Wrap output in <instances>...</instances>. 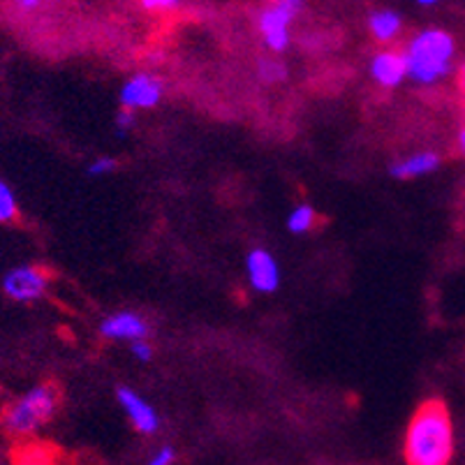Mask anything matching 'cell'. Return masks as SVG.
<instances>
[{"instance_id": "ffe728a7", "label": "cell", "mask_w": 465, "mask_h": 465, "mask_svg": "<svg viewBox=\"0 0 465 465\" xmlns=\"http://www.w3.org/2000/svg\"><path fill=\"white\" fill-rule=\"evenodd\" d=\"M116 124H118V128H121V130H130V128H133V124H134V114L130 112V109H124V112L118 114Z\"/></svg>"}, {"instance_id": "44dd1931", "label": "cell", "mask_w": 465, "mask_h": 465, "mask_svg": "<svg viewBox=\"0 0 465 465\" xmlns=\"http://www.w3.org/2000/svg\"><path fill=\"white\" fill-rule=\"evenodd\" d=\"M459 84H460V91H463L465 95V63L460 65V72H459Z\"/></svg>"}, {"instance_id": "603a6c76", "label": "cell", "mask_w": 465, "mask_h": 465, "mask_svg": "<svg viewBox=\"0 0 465 465\" xmlns=\"http://www.w3.org/2000/svg\"><path fill=\"white\" fill-rule=\"evenodd\" d=\"M460 149L465 151V130H463V133H460Z\"/></svg>"}, {"instance_id": "277c9868", "label": "cell", "mask_w": 465, "mask_h": 465, "mask_svg": "<svg viewBox=\"0 0 465 465\" xmlns=\"http://www.w3.org/2000/svg\"><path fill=\"white\" fill-rule=\"evenodd\" d=\"M299 10H302L299 0H281V3H273V5L262 10L257 26H260L262 40L272 52H285L287 49V45H290V26L292 21L297 19Z\"/></svg>"}, {"instance_id": "5b68a950", "label": "cell", "mask_w": 465, "mask_h": 465, "mask_svg": "<svg viewBox=\"0 0 465 465\" xmlns=\"http://www.w3.org/2000/svg\"><path fill=\"white\" fill-rule=\"evenodd\" d=\"M46 287H49V273L35 264L16 266L3 278V292L12 302L31 303L45 297Z\"/></svg>"}, {"instance_id": "d6986e66", "label": "cell", "mask_w": 465, "mask_h": 465, "mask_svg": "<svg viewBox=\"0 0 465 465\" xmlns=\"http://www.w3.org/2000/svg\"><path fill=\"white\" fill-rule=\"evenodd\" d=\"M133 354L139 359V361H151L153 359V348L149 345V341H137L133 342Z\"/></svg>"}, {"instance_id": "30bf717a", "label": "cell", "mask_w": 465, "mask_h": 465, "mask_svg": "<svg viewBox=\"0 0 465 465\" xmlns=\"http://www.w3.org/2000/svg\"><path fill=\"white\" fill-rule=\"evenodd\" d=\"M371 74L380 86H399L408 77V63L401 52H380L371 61Z\"/></svg>"}, {"instance_id": "9c48e42d", "label": "cell", "mask_w": 465, "mask_h": 465, "mask_svg": "<svg viewBox=\"0 0 465 465\" xmlns=\"http://www.w3.org/2000/svg\"><path fill=\"white\" fill-rule=\"evenodd\" d=\"M100 333L109 341H146L149 336V324L143 317H139L137 312H116V315L107 317L103 324H100Z\"/></svg>"}, {"instance_id": "7c38bea8", "label": "cell", "mask_w": 465, "mask_h": 465, "mask_svg": "<svg viewBox=\"0 0 465 465\" xmlns=\"http://www.w3.org/2000/svg\"><path fill=\"white\" fill-rule=\"evenodd\" d=\"M369 28L375 35V40L389 42L394 40L401 31V16L391 10H380L373 12L369 19Z\"/></svg>"}, {"instance_id": "8992f818", "label": "cell", "mask_w": 465, "mask_h": 465, "mask_svg": "<svg viewBox=\"0 0 465 465\" xmlns=\"http://www.w3.org/2000/svg\"><path fill=\"white\" fill-rule=\"evenodd\" d=\"M160 97H163V84L151 77V74H134L121 88V104L130 112L155 107L160 103Z\"/></svg>"}, {"instance_id": "52a82bcc", "label": "cell", "mask_w": 465, "mask_h": 465, "mask_svg": "<svg viewBox=\"0 0 465 465\" xmlns=\"http://www.w3.org/2000/svg\"><path fill=\"white\" fill-rule=\"evenodd\" d=\"M246 269L251 285L262 294H272L281 285V269H278L276 257L269 251H262V248L251 251L246 260Z\"/></svg>"}, {"instance_id": "7a4b0ae2", "label": "cell", "mask_w": 465, "mask_h": 465, "mask_svg": "<svg viewBox=\"0 0 465 465\" xmlns=\"http://www.w3.org/2000/svg\"><path fill=\"white\" fill-rule=\"evenodd\" d=\"M58 403H61V394L54 384H37L0 412V429L10 438H31L46 421H52Z\"/></svg>"}, {"instance_id": "5bb4252c", "label": "cell", "mask_w": 465, "mask_h": 465, "mask_svg": "<svg viewBox=\"0 0 465 465\" xmlns=\"http://www.w3.org/2000/svg\"><path fill=\"white\" fill-rule=\"evenodd\" d=\"M19 215V204H16L15 190L0 179V223H12Z\"/></svg>"}, {"instance_id": "8fae6325", "label": "cell", "mask_w": 465, "mask_h": 465, "mask_svg": "<svg viewBox=\"0 0 465 465\" xmlns=\"http://www.w3.org/2000/svg\"><path fill=\"white\" fill-rule=\"evenodd\" d=\"M438 163L440 160L435 153H426V151L424 153H414L410 158L396 163L391 167V176H396V179H417V176L430 174L438 167Z\"/></svg>"}, {"instance_id": "4fadbf2b", "label": "cell", "mask_w": 465, "mask_h": 465, "mask_svg": "<svg viewBox=\"0 0 465 465\" xmlns=\"http://www.w3.org/2000/svg\"><path fill=\"white\" fill-rule=\"evenodd\" d=\"M315 223H317L315 209L308 204H302L292 211L290 218H287V230H290L292 234H308V232H312Z\"/></svg>"}, {"instance_id": "ac0fdd59", "label": "cell", "mask_w": 465, "mask_h": 465, "mask_svg": "<svg viewBox=\"0 0 465 465\" xmlns=\"http://www.w3.org/2000/svg\"><path fill=\"white\" fill-rule=\"evenodd\" d=\"M142 7L149 12H164L179 7V3H176V0H143Z\"/></svg>"}, {"instance_id": "7402d4cb", "label": "cell", "mask_w": 465, "mask_h": 465, "mask_svg": "<svg viewBox=\"0 0 465 465\" xmlns=\"http://www.w3.org/2000/svg\"><path fill=\"white\" fill-rule=\"evenodd\" d=\"M420 5L429 7V5H435V3H433V0H420Z\"/></svg>"}, {"instance_id": "3957f363", "label": "cell", "mask_w": 465, "mask_h": 465, "mask_svg": "<svg viewBox=\"0 0 465 465\" xmlns=\"http://www.w3.org/2000/svg\"><path fill=\"white\" fill-rule=\"evenodd\" d=\"M408 63V77L420 84H433L450 72L454 58V40L440 28H426L410 40L403 52Z\"/></svg>"}, {"instance_id": "9a60e30c", "label": "cell", "mask_w": 465, "mask_h": 465, "mask_svg": "<svg viewBox=\"0 0 465 465\" xmlns=\"http://www.w3.org/2000/svg\"><path fill=\"white\" fill-rule=\"evenodd\" d=\"M257 74H260V79L264 84H278L287 77V70L276 58H260V63H257Z\"/></svg>"}, {"instance_id": "6da1fadb", "label": "cell", "mask_w": 465, "mask_h": 465, "mask_svg": "<svg viewBox=\"0 0 465 465\" xmlns=\"http://www.w3.org/2000/svg\"><path fill=\"white\" fill-rule=\"evenodd\" d=\"M454 456V424L442 401H426L405 430L403 459L408 465H450Z\"/></svg>"}, {"instance_id": "ba28073f", "label": "cell", "mask_w": 465, "mask_h": 465, "mask_svg": "<svg viewBox=\"0 0 465 465\" xmlns=\"http://www.w3.org/2000/svg\"><path fill=\"white\" fill-rule=\"evenodd\" d=\"M118 403H121V408L125 410L128 420L133 421V426L139 430V433L153 435L155 430L160 429V420H158V414H155V410L151 408L149 401L142 399L137 391H133V389L128 387L118 389Z\"/></svg>"}, {"instance_id": "2e32d148", "label": "cell", "mask_w": 465, "mask_h": 465, "mask_svg": "<svg viewBox=\"0 0 465 465\" xmlns=\"http://www.w3.org/2000/svg\"><path fill=\"white\" fill-rule=\"evenodd\" d=\"M114 169H116V160H114V158H97L95 163H91V167H88V176H93V179H100V176L112 174Z\"/></svg>"}, {"instance_id": "e0dca14e", "label": "cell", "mask_w": 465, "mask_h": 465, "mask_svg": "<svg viewBox=\"0 0 465 465\" xmlns=\"http://www.w3.org/2000/svg\"><path fill=\"white\" fill-rule=\"evenodd\" d=\"M176 460V451L172 447H160L153 456H151L149 465H172Z\"/></svg>"}]
</instances>
